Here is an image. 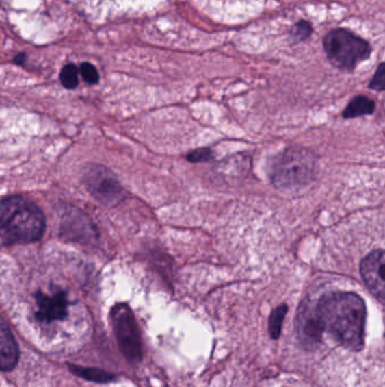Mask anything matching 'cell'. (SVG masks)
<instances>
[{"label": "cell", "instance_id": "ba28073f", "mask_svg": "<svg viewBox=\"0 0 385 387\" xmlns=\"http://www.w3.org/2000/svg\"><path fill=\"white\" fill-rule=\"evenodd\" d=\"M384 251L376 249L369 253L360 262V275L369 291L381 301L384 303L385 286L383 270H384Z\"/></svg>", "mask_w": 385, "mask_h": 387}, {"label": "cell", "instance_id": "7c38bea8", "mask_svg": "<svg viewBox=\"0 0 385 387\" xmlns=\"http://www.w3.org/2000/svg\"><path fill=\"white\" fill-rule=\"evenodd\" d=\"M374 111H375V102L369 97L358 95L347 105L346 109L343 110V117L345 119H353L366 114H373Z\"/></svg>", "mask_w": 385, "mask_h": 387}, {"label": "cell", "instance_id": "6da1fadb", "mask_svg": "<svg viewBox=\"0 0 385 387\" xmlns=\"http://www.w3.org/2000/svg\"><path fill=\"white\" fill-rule=\"evenodd\" d=\"M322 333L350 350L364 345L366 307L360 296L351 292L327 293L312 303Z\"/></svg>", "mask_w": 385, "mask_h": 387}, {"label": "cell", "instance_id": "8fae6325", "mask_svg": "<svg viewBox=\"0 0 385 387\" xmlns=\"http://www.w3.org/2000/svg\"><path fill=\"white\" fill-rule=\"evenodd\" d=\"M18 355L16 340L0 316V371H12L18 362Z\"/></svg>", "mask_w": 385, "mask_h": 387}, {"label": "cell", "instance_id": "ffe728a7", "mask_svg": "<svg viewBox=\"0 0 385 387\" xmlns=\"http://www.w3.org/2000/svg\"><path fill=\"white\" fill-rule=\"evenodd\" d=\"M25 59L26 55H24V53H20V55H17L16 58H15V62H17V64H23Z\"/></svg>", "mask_w": 385, "mask_h": 387}, {"label": "cell", "instance_id": "4fadbf2b", "mask_svg": "<svg viewBox=\"0 0 385 387\" xmlns=\"http://www.w3.org/2000/svg\"><path fill=\"white\" fill-rule=\"evenodd\" d=\"M287 306L286 305H280L272 312L270 319H269V333L272 338H278L282 332V322L285 319L286 312H287Z\"/></svg>", "mask_w": 385, "mask_h": 387}, {"label": "cell", "instance_id": "3957f363", "mask_svg": "<svg viewBox=\"0 0 385 387\" xmlns=\"http://www.w3.org/2000/svg\"><path fill=\"white\" fill-rule=\"evenodd\" d=\"M317 173V158L311 151L289 147L276 156L272 163L271 182L276 188L295 189L312 182Z\"/></svg>", "mask_w": 385, "mask_h": 387}, {"label": "cell", "instance_id": "2e32d148", "mask_svg": "<svg viewBox=\"0 0 385 387\" xmlns=\"http://www.w3.org/2000/svg\"><path fill=\"white\" fill-rule=\"evenodd\" d=\"M72 371L79 375L81 377L88 378L91 381L96 382H107L111 381V376L109 373L105 371H97V369H86V368L72 367Z\"/></svg>", "mask_w": 385, "mask_h": 387}, {"label": "cell", "instance_id": "30bf717a", "mask_svg": "<svg viewBox=\"0 0 385 387\" xmlns=\"http://www.w3.org/2000/svg\"><path fill=\"white\" fill-rule=\"evenodd\" d=\"M298 338L304 345H311L320 343L323 333L321 331L320 325L314 314L312 305H305L298 314L296 323Z\"/></svg>", "mask_w": 385, "mask_h": 387}, {"label": "cell", "instance_id": "8992f818", "mask_svg": "<svg viewBox=\"0 0 385 387\" xmlns=\"http://www.w3.org/2000/svg\"><path fill=\"white\" fill-rule=\"evenodd\" d=\"M84 184L93 197L103 204H114L123 197L120 182L103 166H91L84 173Z\"/></svg>", "mask_w": 385, "mask_h": 387}, {"label": "cell", "instance_id": "277c9868", "mask_svg": "<svg viewBox=\"0 0 385 387\" xmlns=\"http://www.w3.org/2000/svg\"><path fill=\"white\" fill-rule=\"evenodd\" d=\"M323 49L329 62L341 71L351 72L369 58L372 48L366 40L347 29H334L323 38Z\"/></svg>", "mask_w": 385, "mask_h": 387}, {"label": "cell", "instance_id": "5b68a950", "mask_svg": "<svg viewBox=\"0 0 385 387\" xmlns=\"http://www.w3.org/2000/svg\"><path fill=\"white\" fill-rule=\"evenodd\" d=\"M111 319L118 345L123 355L128 362H140L143 355L142 338L136 319L129 306L126 303H119L114 306L111 312Z\"/></svg>", "mask_w": 385, "mask_h": 387}, {"label": "cell", "instance_id": "e0dca14e", "mask_svg": "<svg viewBox=\"0 0 385 387\" xmlns=\"http://www.w3.org/2000/svg\"><path fill=\"white\" fill-rule=\"evenodd\" d=\"M369 88L374 91L383 92L385 90V64L381 62L376 69L375 74L373 76L372 81L369 82Z\"/></svg>", "mask_w": 385, "mask_h": 387}, {"label": "cell", "instance_id": "d6986e66", "mask_svg": "<svg viewBox=\"0 0 385 387\" xmlns=\"http://www.w3.org/2000/svg\"><path fill=\"white\" fill-rule=\"evenodd\" d=\"M81 74L85 82L88 83V84H96L97 82H98V78H100L96 68L91 64H88V62H85V64L81 66Z\"/></svg>", "mask_w": 385, "mask_h": 387}, {"label": "cell", "instance_id": "52a82bcc", "mask_svg": "<svg viewBox=\"0 0 385 387\" xmlns=\"http://www.w3.org/2000/svg\"><path fill=\"white\" fill-rule=\"evenodd\" d=\"M62 234L67 239L79 244H92L98 237L93 220L84 212L72 206L62 213Z\"/></svg>", "mask_w": 385, "mask_h": 387}, {"label": "cell", "instance_id": "9c48e42d", "mask_svg": "<svg viewBox=\"0 0 385 387\" xmlns=\"http://www.w3.org/2000/svg\"><path fill=\"white\" fill-rule=\"evenodd\" d=\"M68 310V299L64 291L55 290L51 293L36 295V317L42 322L52 323L65 319Z\"/></svg>", "mask_w": 385, "mask_h": 387}, {"label": "cell", "instance_id": "7a4b0ae2", "mask_svg": "<svg viewBox=\"0 0 385 387\" xmlns=\"http://www.w3.org/2000/svg\"><path fill=\"white\" fill-rule=\"evenodd\" d=\"M44 230V214L32 201L18 195L0 199V239L6 244H32Z\"/></svg>", "mask_w": 385, "mask_h": 387}, {"label": "cell", "instance_id": "9a60e30c", "mask_svg": "<svg viewBox=\"0 0 385 387\" xmlns=\"http://www.w3.org/2000/svg\"><path fill=\"white\" fill-rule=\"evenodd\" d=\"M312 33H313V27L311 24L308 23V21L302 20L293 26L291 34L295 41L301 42L308 40L312 36Z\"/></svg>", "mask_w": 385, "mask_h": 387}, {"label": "cell", "instance_id": "ac0fdd59", "mask_svg": "<svg viewBox=\"0 0 385 387\" xmlns=\"http://www.w3.org/2000/svg\"><path fill=\"white\" fill-rule=\"evenodd\" d=\"M214 158V152L208 149V147H202V149H198V150L192 151L187 155V160L189 162L200 163L208 162Z\"/></svg>", "mask_w": 385, "mask_h": 387}, {"label": "cell", "instance_id": "5bb4252c", "mask_svg": "<svg viewBox=\"0 0 385 387\" xmlns=\"http://www.w3.org/2000/svg\"><path fill=\"white\" fill-rule=\"evenodd\" d=\"M60 81L62 84L68 90H72L78 85V69L76 66L69 64L62 68L60 73Z\"/></svg>", "mask_w": 385, "mask_h": 387}]
</instances>
